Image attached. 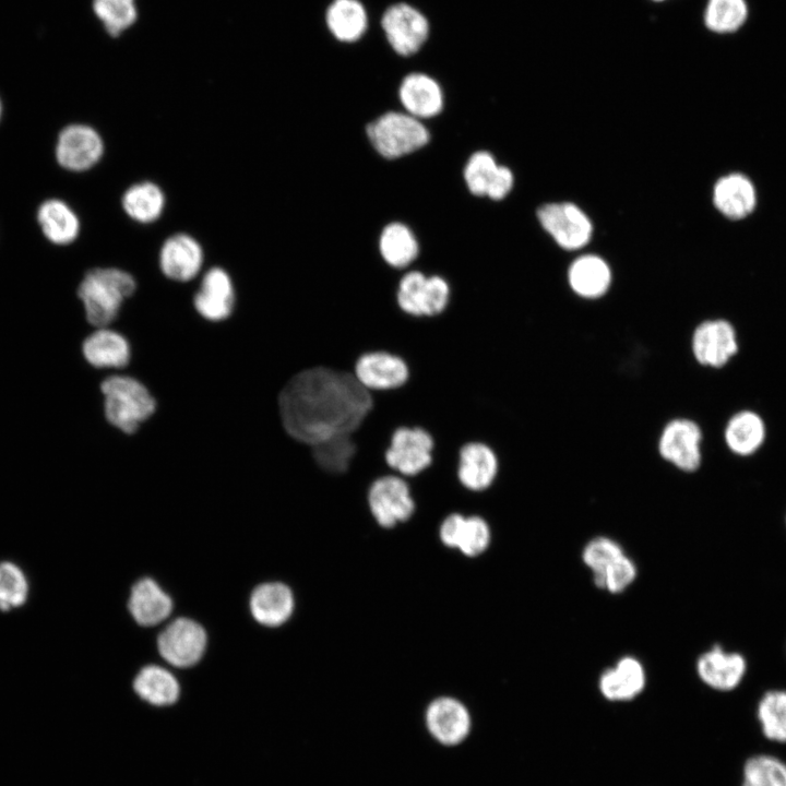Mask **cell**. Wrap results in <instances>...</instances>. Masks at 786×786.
<instances>
[{"instance_id": "obj_1", "label": "cell", "mask_w": 786, "mask_h": 786, "mask_svg": "<svg viewBox=\"0 0 786 786\" xmlns=\"http://www.w3.org/2000/svg\"><path fill=\"white\" fill-rule=\"evenodd\" d=\"M373 405V395L354 373L313 366L294 373L279 389L277 413L291 440L314 445L354 433Z\"/></svg>"}, {"instance_id": "obj_2", "label": "cell", "mask_w": 786, "mask_h": 786, "mask_svg": "<svg viewBox=\"0 0 786 786\" xmlns=\"http://www.w3.org/2000/svg\"><path fill=\"white\" fill-rule=\"evenodd\" d=\"M136 288L134 277L117 267H96L85 273L78 296L87 322L99 329L109 325Z\"/></svg>"}, {"instance_id": "obj_3", "label": "cell", "mask_w": 786, "mask_h": 786, "mask_svg": "<svg viewBox=\"0 0 786 786\" xmlns=\"http://www.w3.org/2000/svg\"><path fill=\"white\" fill-rule=\"evenodd\" d=\"M100 390L107 420L126 433L135 432L155 412L156 403L150 391L131 377H109L102 382Z\"/></svg>"}, {"instance_id": "obj_4", "label": "cell", "mask_w": 786, "mask_h": 786, "mask_svg": "<svg viewBox=\"0 0 786 786\" xmlns=\"http://www.w3.org/2000/svg\"><path fill=\"white\" fill-rule=\"evenodd\" d=\"M366 505L383 528L407 522L417 509L408 479L392 472L371 480L366 490Z\"/></svg>"}, {"instance_id": "obj_5", "label": "cell", "mask_w": 786, "mask_h": 786, "mask_svg": "<svg viewBox=\"0 0 786 786\" xmlns=\"http://www.w3.org/2000/svg\"><path fill=\"white\" fill-rule=\"evenodd\" d=\"M367 134L378 153L386 158L409 154L429 141L428 130L417 118L393 111L372 121Z\"/></svg>"}, {"instance_id": "obj_6", "label": "cell", "mask_w": 786, "mask_h": 786, "mask_svg": "<svg viewBox=\"0 0 786 786\" xmlns=\"http://www.w3.org/2000/svg\"><path fill=\"white\" fill-rule=\"evenodd\" d=\"M434 439L420 426H400L391 434L384 452L386 467L405 478H414L433 462Z\"/></svg>"}, {"instance_id": "obj_7", "label": "cell", "mask_w": 786, "mask_h": 786, "mask_svg": "<svg viewBox=\"0 0 786 786\" xmlns=\"http://www.w3.org/2000/svg\"><path fill=\"white\" fill-rule=\"evenodd\" d=\"M702 431L692 419L676 417L662 428L657 439L659 457L675 468L692 473L702 463Z\"/></svg>"}, {"instance_id": "obj_8", "label": "cell", "mask_w": 786, "mask_h": 786, "mask_svg": "<svg viewBox=\"0 0 786 786\" xmlns=\"http://www.w3.org/2000/svg\"><path fill=\"white\" fill-rule=\"evenodd\" d=\"M500 473L501 460L491 444L471 440L460 446L455 476L465 491L474 495L488 491L498 481Z\"/></svg>"}, {"instance_id": "obj_9", "label": "cell", "mask_w": 786, "mask_h": 786, "mask_svg": "<svg viewBox=\"0 0 786 786\" xmlns=\"http://www.w3.org/2000/svg\"><path fill=\"white\" fill-rule=\"evenodd\" d=\"M353 373L365 389L376 393L401 389L409 380L410 370L403 357L384 349H373L357 357Z\"/></svg>"}, {"instance_id": "obj_10", "label": "cell", "mask_w": 786, "mask_h": 786, "mask_svg": "<svg viewBox=\"0 0 786 786\" xmlns=\"http://www.w3.org/2000/svg\"><path fill=\"white\" fill-rule=\"evenodd\" d=\"M381 27L392 49L401 56L416 53L429 36L427 17L404 2L395 3L384 11Z\"/></svg>"}, {"instance_id": "obj_11", "label": "cell", "mask_w": 786, "mask_h": 786, "mask_svg": "<svg viewBox=\"0 0 786 786\" xmlns=\"http://www.w3.org/2000/svg\"><path fill=\"white\" fill-rule=\"evenodd\" d=\"M425 725L434 741L444 747L464 742L472 733L473 719L467 706L452 696L432 700L425 711Z\"/></svg>"}, {"instance_id": "obj_12", "label": "cell", "mask_w": 786, "mask_h": 786, "mask_svg": "<svg viewBox=\"0 0 786 786\" xmlns=\"http://www.w3.org/2000/svg\"><path fill=\"white\" fill-rule=\"evenodd\" d=\"M537 216L547 233L567 250L582 248L592 236L591 221L573 203L546 204L537 211Z\"/></svg>"}, {"instance_id": "obj_13", "label": "cell", "mask_w": 786, "mask_h": 786, "mask_svg": "<svg viewBox=\"0 0 786 786\" xmlns=\"http://www.w3.org/2000/svg\"><path fill=\"white\" fill-rule=\"evenodd\" d=\"M157 643L165 660L177 667H189L202 657L206 633L198 622L179 618L160 632Z\"/></svg>"}, {"instance_id": "obj_14", "label": "cell", "mask_w": 786, "mask_h": 786, "mask_svg": "<svg viewBox=\"0 0 786 786\" xmlns=\"http://www.w3.org/2000/svg\"><path fill=\"white\" fill-rule=\"evenodd\" d=\"M104 148V141L95 129L86 124H70L59 133L56 158L68 170L84 171L99 162Z\"/></svg>"}, {"instance_id": "obj_15", "label": "cell", "mask_w": 786, "mask_h": 786, "mask_svg": "<svg viewBox=\"0 0 786 786\" xmlns=\"http://www.w3.org/2000/svg\"><path fill=\"white\" fill-rule=\"evenodd\" d=\"M737 350L735 329L725 320H705L693 330L691 352L694 359L702 366L723 367Z\"/></svg>"}, {"instance_id": "obj_16", "label": "cell", "mask_w": 786, "mask_h": 786, "mask_svg": "<svg viewBox=\"0 0 786 786\" xmlns=\"http://www.w3.org/2000/svg\"><path fill=\"white\" fill-rule=\"evenodd\" d=\"M203 259L201 243L189 234L177 233L163 242L158 262L166 277L177 282H188L199 274Z\"/></svg>"}, {"instance_id": "obj_17", "label": "cell", "mask_w": 786, "mask_h": 786, "mask_svg": "<svg viewBox=\"0 0 786 786\" xmlns=\"http://www.w3.org/2000/svg\"><path fill=\"white\" fill-rule=\"evenodd\" d=\"M439 536L446 547L456 548L467 557H476L489 546L490 527L480 515L451 512L442 520Z\"/></svg>"}, {"instance_id": "obj_18", "label": "cell", "mask_w": 786, "mask_h": 786, "mask_svg": "<svg viewBox=\"0 0 786 786\" xmlns=\"http://www.w3.org/2000/svg\"><path fill=\"white\" fill-rule=\"evenodd\" d=\"M193 305L206 320L222 321L228 318L235 306V289L229 274L219 266L210 269L194 295Z\"/></svg>"}, {"instance_id": "obj_19", "label": "cell", "mask_w": 786, "mask_h": 786, "mask_svg": "<svg viewBox=\"0 0 786 786\" xmlns=\"http://www.w3.org/2000/svg\"><path fill=\"white\" fill-rule=\"evenodd\" d=\"M597 690L609 702L633 701L646 690L644 668L638 659L623 657L600 675Z\"/></svg>"}, {"instance_id": "obj_20", "label": "cell", "mask_w": 786, "mask_h": 786, "mask_svg": "<svg viewBox=\"0 0 786 786\" xmlns=\"http://www.w3.org/2000/svg\"><path fill=\"white\" fill-rule=\"evenodd\" d=\"M746 670L741 655L726 653L719 646L713 647L698 660V675L711 689L731 691L738 687Z\"/></svg>"}, {"instance_id": "obj_21", "label": "cell", "mask_w": 786, "mask_h": 786, "mask_svg": "<svg viewBox=\"0 0 786 786\" xmlns=\"http://www.w3.org/2000/svg\"><path fill=\"white\" fill-rule=\"evenodd\" d=\"M398 96L408 115L430 118L443 107V94L436 80L424 73H410L404 78Z\"/></svg>"}, {"instance_id": "obj_22", "label": "cell", "mask_w": 786, "mask_h": 786, "mask_svg": "<svg viewBox=\"0 0 786 786\" xmlns=\"http://www.w3.org/2000/svg\"><path fill=\"white\" fill-rule=\"evenodd\" d=\"M250 609L259 623L266 627H278L286 622L293 614V593L283 583L261 584L251 594Z\"/></svg>"}, {"instance_id": "obj_23", "label": "cell", "mask_w": 786, "mask_h": 786, "mask_svg": "<svg viewBox=\"0 0 786 786\" xmlns=\"http://www.w3.org/2000/svg\"><path fill=\"white\" fill-rule=\"evenodd\" d=\"M128 606L134 620L144 627L162 622L172 610L171 598L150 577L134 584Z\"/></svg>"}, {"instance_id": "obj_24", "label": "cell", "mask_w": 786, "mask_h": 786, "mask_svg": "<svg viewBox=\"0 0 786 786\" xmlns=\"http://www.w3.org/2000/svg\"><path fill=\"white\" fill-rule=\"evenodd\" d=\"M85 360L96 368H122L130 360L128 341L118 332L99 327L82 344Z\"/></svg>"}, {"instance_id": "obj_25", "label": "cell", "mask_w": 786, "mask_h": 786, "mask_svg": "<svg viewBox=\"0 0 786 786\" xmlns=\"http://www.w3.org/2000/svg\"><path fill=\"white\" fill-rule=\"evenodd\" d=\"M571 289L585 299L603 297L611 285V271L599 257L587 254L576 259L568 272Z\"/></svg>"}, {"instance_id": "obj_26", "label": "cell", "mask_w": 786, "mask_h": 786, "mask_svg": "<svg viewBox=\"0 0 786 786\" xmlns=\"http://www.w3.org/2000/svg\"><path fill=\"white\" fill-rule=\"evenodd\" d=\"M713 201L717 210L725 216L742 218L754 207L755 190L746 176L731 174L716 182Z\"/></svg>"}, {"instance_id": "obj_27", "label": "cell", "mask_w": 786, "mask_h": 786, "mask_svg": "<svg viewBox=\"0 0 786 786\" xmlns=\"http://www.w3.org/2000/svg\"><path fill=\"white\" fill-rule=\"evenodd\" d=\"M330 33L342 43H355L368 27V15L359 0H333L325 12Z\"/></svg>"}, {"instance_id": "obj_28", "label": "cell", "mask_w": 786, "mask_h": 786, "mask_svg": "<svg viewBox=\"0 0 786 786\" xmlns=\"http://www.w3.org/2000/svg\"><path fill=\"white\" fill-rule=\"evenodd\" d=\"M395 303L412 318H432V294L429 277L420 271H409L397 282Z\"/></svg>"}, {"instance_id": "obj_29", "label": "cell", "mask_w": 786, "mask_h": 786, "mask_svg": "<svg viewBox=\"0 0 786 786\" xmlns=\"http://www.w3.org/2000/svg\"><path fill=\"white\" fill-rule=\"evenodd\" d=\"M165 204L166 196L162 188L148 180L130 186L121 198L124 213L140 224L156 222L163 214Z\"/></svg>"}, {"instance_id": "obj_30", "label": "cell", "mask_w": 786, "mask_h": 786, "mask_svg": "<svg viewBox=\"0 0 786 786\" xmlns=\"http://www.w3.org/2000/svg\"><path fill=\"white\" fill-rule=\"evenodd\" d=\"M354 434H341L309 446L310 456L319 471L329 476L345 475L357 453Z\"/></svg>"}, {"instance_id": "obj_31", "label": "cell", "mask_w": 786, "mask_h": 786, "mask_svg": "<svg viewBox=\"0 0 786 786\" xmlns=\"http://www.w3.org/2000/svg\"><path fill=\"white\" fill-rule=\"evenodd\" d=\"M37 219L44 235L56 245H69L79 236V217L61 200L44 202L38 209Z\"/></svg>"}, {"instance_id": "obj_32", "label": "cell", "mask_w": 786, "mask_h": 786, "mask_svg": "<svg viewBox=\"0 0 786 786\" xmlns=\"http://www.w3.org/2000/svg\"><path fill=\"white\" fill-rule=\"evenodd\" d=\"M740 786H786V761L770 751L752 753L742 763Z\"/></svg>"}, {"instance_id": "obj_33", "label": "cell", "mask_w": 786, "mask_h": 786, "mask_svg": "<svg viewBox=\"0 0 786 786\" xmlns=\"http://www.w3.org/2000/svg\"><path fill=\"white\" fill-rule=\"evenodd\" d=\"M757 720L762 737L773 745H786V691H767L757 706Z\"/></svg>"}, {"instance_id": "obj_34", "label": "cell", "mask_w": 786, "mask_h": 786, "mask_svg": "<svg viewBox=\"0 0 786 786\" xmlns=\"http://www.w3.org/2000/svg\"><path fill=\"white\" fill-rule=\"evenodd\" d=\"M383 260L392 267L404 269L418 255V242L410 229L401 223L384 227L379 241Z\"/></svg>"}, {"instance_id": "obj_35", "label": "cell", "mask_w": 786, "mask_h": 786, "mask_svg": "<svg viewBox=\"0 0 786 786\" xmlns=\"http://www.w3.org/2000/svg\"><path fill=\"white\" fill-rule=\"evenodd\" d=\"M765 436L762 419L752 412H740L733 416L725 428L728 448L740 455L751 454L759 449Z\"/></svg>"}, {"instance_id": "obj_36", "label": "cell", "mask_w": 786, "mask_h": 786, "mask_svg": "<svg viewBox=\"0 0 786 786\" xmlns=\"http://www.w3.org/2000/svg\"><path fill=\"white\" fill-rule=\"evenodd\" d=\"M135 692L154 705L172 704L179 695L176 678L159 666L144 667L134 679Z\"/></svg>"}, {"instance_id": "obj_37", "label": "cell", "mask_w": 786, "mask_h": 786, "mask_svg": "<svg viewBox=\"0 0 786 786\" xmlns=\"http://www.w3.org/2000/svg\"><path fill=\"white\" fill-rule=\"evenodd\" d=\"M747 17L745 0H708L705 10V25L715 33H731L738 29Z\"/></svg>"}, {"instance_id": "obj_38", "label": "cell", "mask_w": 786, "mask_h": 786, "mask_svg": "<svg viewBox=\"0 0 786 786\" xmlns=\"http://www.w3.org/2000/svg\"><path fill=\"white\" fill-rule=\"evenodd\" d=\"M93 9L111 36L120 35L138 16L135 0H94Z\"/></svg>"}, {"instance_id": "obj_39", "label": "cell", "mask_w": 786, "mask_h": 786, "mask_svg": "<svg viewBox=\"0 0 786 786\" xmlns=\"http://www.w3.org/2000/svg\"><path fill=\"white\" fill-rule=\"evenodd\" d=\"M28 594L24 572L14 563L0 562V610L8 611L22 606Z\"/></svg>"}, {"instance_id": "obj_40", "label": "cell", "mask_w": 786, "mask_h": 786, "mask_svg": "<svg viewBox=\"0 0 786 786\" xmlns=\"http://www.w3.org/2000/svg\"><path fill=\"white\" fill-rule=\"evenodd\" d=\"M498 169L499 165L490 153L485 151L474 153L464 169L468 190L478 196L487 195Z\"/></svg>"}, {"instance_id": "obj_41", "label": "cell", "mask_w": 786, "mask_h": 786, "mask_svg": "<svg viewBox=\"0 0 786 786\" xmlns=\"http://www.w3.org/2000/svg\"><path fill=\"white\" fill-rule=\"evenodd\" d=\"M622 555V548L615 540L597 537L585 546L583 561L593 571L594 576H597Z\"/></svg>"}, {"instance_id": "obj_42", "label": "cell", "mask_w": 786, "mask_h": 786, "mask_svg": "<svg viewBox=\"0 0 786 786\" xmlns=\"http://www.w3.org/2000/svg\"><path fill=\"white\" fill-rule=\"evenodd\" d=\"M636 568L633 561L624 556L617 558L600 575L594 576L597 586L611 593H620L635 579Z\"/></svg>"}, {"instance_id": "obj_43", "label": "cell", "mask_w": 786, "mask_h": 786, "mask_svg": "<svg viewBox=\"0 0 786 786\" xmlns=\"http://www.w3.org/2000/svg\"><path fill=\"white\" fill-rule=\"evenodd\" d=\"M513 186V175L508 167L499 166L498 172L489 188L487 196L492 200L503 199Z\"/></svg>"}, {"instance_id": "obj_44", "label": "cell", "mask_w": 786, "mask_h": 786, "mask_svg": "<svg viewBox=\"0 0 786 786\" xmlns=\"http://www.w3.org/2000/svg\"><path fill=\"white\" fill-rule=\"evenodd\" d=\"M0 115H1V103H0Z\"/></svg>"}]
</instances>
